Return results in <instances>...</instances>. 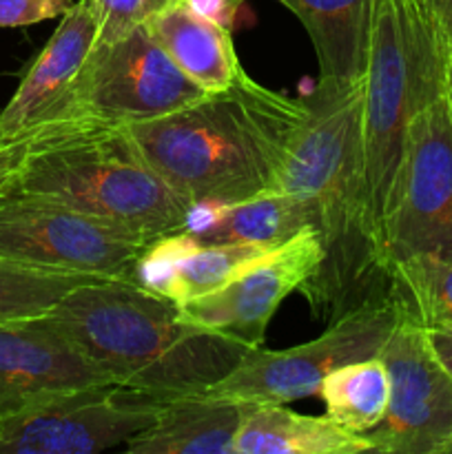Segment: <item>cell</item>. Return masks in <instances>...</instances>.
Listing matches in <instances>:
<instances>
[{"label":"cell","instance_id":"cell-1","mask_svg":"<svg viewBox=\"0 0 452 454\" xmlns=\"http://www.w3.org/2000/svg\"><path fill=\"white\" fill-rule=\"evenodd\" d=\"M288 149L279 189L306 200L323 257L301 291L317 319L341 317L393 295V273L370 222L363 146V78L319 84Z\"/></svg>","mask_w":452,"mask_h":454},{"label":"cell","instance_id":"cell-2","mask_svg":"<svg viewBox=\"0 0 452 454\" xmlns=\"http://www.w3.org/2000/svg\"><path fill=\"white\" fill-rule=\"evenodd\" d=\"M308 114L306 98L244 71L229 89L129 124L149 167L193 208L222 207L279 189L288 149Z\"/></svg>","mask_w":452,"mask_h":454},{"label":"cell","instance_id":"cell-3","mask_svg":"<svg viewBox=\"0 0 452 454\" xmlns=\"http://www.w3.org/2000/svg\"><path fill=\"white\" fill-rule=\"evenodd\" d=\"M113 384L158 399L207 393L248 346L177 319V306L127 279L74 288L47 313Z\"/></svg>","mask_w":452,"mask_h":454},{"label":"cell","instance_id":"cell-4","mask_svg":"<svg viewBox=\"0 0 452 454\" xmlns=\"http://www.w3.org/2000/svg\"><path fill=\"white\" fill-rule=\"evenodd\" d=\"M3 193L62 204L144 242L186 229L195 211L149 167L127 127L91 120L38 127Z\"/></svg>","mask_w":452,"mask_h":454},{"label":"cell","instance_id":"cell-5","mask_svg":"<svg viewBox=\"0 0 452 454\" xmlns=\"http://www.w3.org/2000/svg\"><path fill=\"white\" fill-rule=\"evenodd\" d=\"M446 34L428 0H375L363 71V146L370 222L381 226L412 118L443 93Z\"/></svg>","mask_w":452,"mask_h":454},{"label":"cell","instance_id":"cell-6","mask_svg":"<svg viewBox=\"0 0 452 454\" xmlns=\"http://www.w3.org/2000/svg\"><path fill=\"white\" fill-rule=\"evenodd\" d=\"M401 315L397 293L377 301H366L332 319L315 340L284 350H269L264 344L248 348L242 362L215 386L213 397L242 403H291L319 393L322 381L335 368L381 353Z\"/></svg>","mask_w":452,"mask_h":454},{"label":"cell","instance_id":"cell-7","mask_svg":"<svg viewBox=\"0 0 452 454\" xmlns=\"http://www.w3.org/2000/svg\"><path fill=\"white\" fill-rule=\"evenodd\" d=\"M381 251L390 273L410 257L452 260V118L443 93L408 127L401 168L381 226Z\"/></svg>","mask_w":452,"mask_h":454},{"label":"cell","instance_id":"cell-8","mask_svg":"<svg viewBox=\"0 0 452 454\" xmlns=\"http://www.w3.org/2000/svg\"><path fill=\"white\" fill-rule=\"evenodd\" d=\"M146 244L62 204L0 193V260L129 282Z\"/></svg>","mask_w":452,"mask_h":454},{"label":"cell","instance_id":"cell-9","mask_svg":"<svg viewBox=\"0 0 452 454\" xmlns=\"http://www.w3.org/2000/svg\"><path fill=\"white\" fill-rule=\"evenodd\" d=\"M204 93L142 25L111 43L96 40L69 98L65 122L91 120L129 127L173 114Z\"/></svg>","mask_w":452,"mask_h":454},{"label":"cell","instance_id":"cell-10","mask_svg":"<svg viewBox=\"0 0 452 454\" xmlns=\"http://www.w3.org/2000/svg\"><path fill=\"white\" fill-rule=\"evenodd\" d=\"M164 399L120 384L58 393L0 421V454H97L149 428Z\"/></svg>","mask_w":452,"mask_h":454},{"label":"cell","instance_id":"cell-11","mask_svg":"<svg viewBox=\"0 0 452 454\" xmlns=\"http://www.w3.org/2000/svg\"><path fill=\"white\" fill-rule=\"evenodd\" d=\"M379 357L390 375V402L384 419L363 434L372 452L448 454L452 446V377L434 355L428 331L403 304Z\"/></svg>","mask_w":452,"mask_h":454},{"label":"cell","instance_id":"cell-12","mask_svg":"<svg viewBox=\"0 0 452 454\" xmlns=\"http://www.w3.org/2000/svg\"><path fill=\"white\" fill-rule=\"evenodd\" d=\"M323 248L315 226H306L217 291L177 306V319L255 348L288 295L304 291L322 264Z\"/></svg>","mask_w":452,"mask_h":454},{"label":"cell","instance_id":"cell-13","mask_svg":"<svg viewBox=\"0 0 452 454\" xmlns=\"http://www.w3.org/2000/svg\"><path fill=\"white\" fill-rule=\"evenodd\" d=\"M113 384L62 335L47 313L0 319V421L58 393Z\"/></svg>","mask_w":452,"mask_h":454},{"label":"cell","instance_id":"cell-14","mask_svg":"<svg viewBox=\"0 0 452 454\" xmlns=\"http://www.w3.org/2000/svg\"><path fill=\"white\" fill-rule=\"evenodd\" d=\"M96 40L97 16L91 0H75L0 111V140L65 122L69 98Z\"/></svg>","mask_w":452,"mask_h":454},{"label":"cell","instance_id":"cell-15","mask_svg":"<svg viewBox=\"0 0 452 454\" xmlns=\"http://www.w3.org/2000/svg\"><path fill=\"white\" fill-rule=\"evenodd\" d=\"M270 251L260 244H199L175 231L142 248L129 282L182 304L217 291Z\"/></svg>","mask_w":452,"mask_h":454},{"label":"cell","instance_id":"cell-16","mask_svg":"<svg viewBox=\"0 0 452 454\" xmlns=\"http://www.w3.org/2000/svg\"><path fill=\"white\" fill-rule=\"evenodd\" d=\"M144 27L173 65L207 93L224 91L244 74L230 29L186 0H168Z\"/></svg>","mask_w":452,"mask_h":454},{"label":"cell","instance_id":"cell-17","mask_svg":"<svg viewBox=\"0 0 452 454\" xmlns=\"http://www.w3.org/2000/svg\"><path fill=\"white\" fill-rule=\"evenodd\" d=\"M251 403L198 393L164 399L153 424L124 443L131 454H233Z\"/></svg>","mask_w":452,"mask_h":454},{"label":"cell","instance_id":"cell-18","mask_svg":"<svg viewBox=\"0 0 452 454\" xmlns=\"http://www.w3.org/2000/svg\"><path fill=\"white\" fill-rule=\"evenodd\" d=\"M246 0H238L242 4ZM308 34L319 84L346 87L363 78L375 0H277Z\"/></svg>","mask_w":452,"mask_h":454},{"label":"cell","instance_id":"cell-19","mask_svg":"<svg viewBox=\"0 0 452 454\" xmlns=\"http://www.w3.org/2000/svg\"><path fill=\"white\" fill-rule=\"evenodd\" d=\"M306 226H315L308 202L284 189L222 207L195 208L186 233L199 244L279 247Z\"/></svg>","mask_w":452,"mask_h":454},{"label":"cell","instance_id":"cell-20","mask_svg":"<svg viewBox=\"0 0 452 454\" xmlns=\"http://www.w3.org/2000/svg\"><path fill=\"white\" fill-rule=\"evenodd\" d=\"M372 452L363 434L323 417L300 415L286 403H251L233 442V454H359Z\"/></svg>","mask_w":452,"mask_h":454},{"label":"cell","instance_id":"cell-21","mask_svg":"<svg viewBox=\"0 0 452 454\" xmlns=\"http://www.w3.org/2000/svg\"><path fill=\"white\" fill-rule=\"evenodd\" d=\"M328 419L350 433L366 434L386 415L390 402V375L379 355L335 368L319 386Z\"/></svg>","mask_w":452,"mask_h":454},{"label":"cell","instance_id":"cell-22","mask_svg":"<svg viewBox=\"0 0 452 454\" xmlns=\"http://www.w3.org/2000/svg\"><path fill=\"white\" fill-rule=\"evenodd\" d=\"M393 291L428 331H452V260L419 255L393 266Z\"/></svg>","mask_w":452,"mask_h":454},{"label":"cell","instance_id":"cell-23","mask_svg":"<svg viewBox=\"0 0 452 454\" xmlns=\"http://www.w3.org/2000/svg\"><path fill=\"white\" fill-rule=\"evenodd\" d=\"M93 278L0 260V319L38 317Z\"/></svg>","mask_w":452,"mask_h":454},{"label":"cell","instance_id":"cell-24","mask_svg":"<svg viewBox=\"0 0 452 454\" xmlns=\"http://www.w3.org/2000/svg\"><path fill=\"white\" fill-rule=\"evenodd\" d=\"M168 0H91L97 16V43H111L144 25Z\"/></svg>","mask_w":452,"mask_h":454},{"label":"cell","instance_id":"cell-25","mask_svg":"<svg viewBox=\"0 0 452 454\" xmlns=\"http://www.w3.org/2000/svg\"><path fill=\"white\" fill-rule=\"evenodd\" d=\"M71 4L74 0H0V29H16L62 18Z\"/></svg>","mask_w":452,"mask_h":454},{"label":"cell","instance_id":"cell-26","mask_svg":"<svg viewBox=\"0 0 452 454\" xmlns=\"http://www.w3.org/2000/svg\"><path fill=\"white\" fill-rule=\"evenodd\" d=\"M35 137H38V129H29L25 133H18V136L0 140V193L7 191L9 182L16 176L22 158L27 155L29 146L34 145Z\"/></svg>","mask_w":452,"mask_h":454},{"label":"cell","instance_id":"cell-27","mask_svg":"<svg viewBox=\"0 0 452 454\" xmlns=\"http://www.w3.org/2000/svg\"><path fill=\"white\" fill-rule=\"evenodd\" d=\"M428 331V328H425ZM430 346L439 357L441 366L446 368L448 375L452 377V331H428Z\"/></svg>","mask_w":452,"mask_h":454},{"label":"cell","instance_id":"cell-28","mask_svg":"<svg viewBox=\"0 0 452 454\" xmlns=\"http://www.w3.org/2000/svg\"><path fill=\"white\" fill-rule=\"evenodd\" d=\"M443 98L448 102L452 118V34L446 35V60H443Z\"/></svg>","mask_w":452,"mask_h":454},{"label":"cell","instance_id":"cell-29","mask_svg":"<svg viewBox=\"0 0 452 454\" xmlns=\"http://www.w3.org/2000/svg\"><path fill=\"white\" fill-rule=\"evenodd\" d=\"M428 4L437 20L441 22L443 34H452V0H428Z\"/></svg>","mask_w":452,"mask_h":454},{"label":"cell","instance_id":"cell-30","mask_svg":"<svg viewBox=\"0 0 452 454\" xmlns=\"http://www.w3.org/2000/svg\"><path fill=\"white\" fill-rule=\"evenodd\" d=\"M448 454H452V446H450V450H448Z\"/></svg>","mask_w":452,"mask_h":454},{"label":"cell","instance_id":"cell-31","mask_svg":"<svg viewBox=\"0 0 452 454\" xmlns=\"http://www.w3.org/2000/svg\"><path fill=\"white\" fill-rule=\"evenodd\" d=\"M235 3H238V0H235Z\"/></svg>","mask_w":452,"mask_h":454}]
</instances>
